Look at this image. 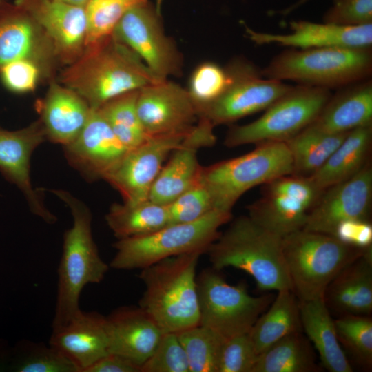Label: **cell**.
<instances>
[{
    "label": "cell",
    "mask_w": 372,
    "mask_h": 372,
    "mask_svg": "<svg viewBox=\"0 0 372 372\" xmlns=\"http://www.w3.org/2000/svg\"><path fill=\"white\" fill-rule=\"evenodd\" d=\"M372 143V124L354 129L325 163L309 177L322 191L359 172L369 162Z\"/></svg>",
    "instance_id": "83f0119b"
},
{
    "label": "cell",
    "mask_w": 372,
    "mask_h": 372,
    "mask_svg": "<svg viewBox=\"0 0 372 372\" xmlns=\"http://www.w3.org/2000/svg\"><path fill=\"white\" fill-rule=\"evenodd\" d=\"M371 48H291L276 55L262 70L264 77L331 89L369 79Z\"/></svg>",
    "instance_id": "8992f818"
},
{
    "label": "cell",
    "mask_w": 372,
    "mask_h": 372,
    "mask_svg": "<svg viewBox=\"0 0 372 372\" xmlns=\"http://www.w3.org/2000/svg\"><path fill=\"white\" fill-rule=\"evenodd\" d=\"M110 353H114L141 367L152 355L163 331L138 307H122L107 316Z\"/></svg>",
    "instance_id": "d4e9b609"
},
{
    "label": "cell",
    "mask_w": 372,
    "mask_h": 372,
    "mask_svg": "<svg viewBox=\"0 0 372 372\" xmlns=\"http://www.w3.org/2000/svg\"><path fill=\"white\" fill-rule=\"evenodd\" d=\"M231 212L213 209L190 223L168 225L149 234L118 239L110 267L118 270L141 269L163 259L184 254H206L228 223Z\"/></svg>",
    "instance_id": "ba28073f"
},
{
    "label": "cell",
    "mask_w": 372,
    "mask_h": 372,
    "mask_svg": "<svg viewBox=\"0 0 372 372\" xmlns=\"http://www.w3.org/2000/svg\"><path fill=\"white\" fill-rule=\"evenodd\" d=\"M282 247L291 290L299 301L323 298L329 283L366 249L303 229L284 236Z\"/></svg>",
    "instance_id": "5b68a950"
},
{
    "label": "cell",
    "mask_w": 372,
    "mask_h": 372,
    "mask_svg": "<svg viewBox=\"0 0 372 372\" xmlns=\"http://www.w3.org/2000/svg\"><path fill=\"white\" fill-rule=\"evenodd\" d=\"M188 133L147 136L139 145L127 151L104 180L120 193L124 203L148 200L165 161Z\"/></svg>",
    "instance_id": "5bb4252c"
},
{
    "label": "cell",
    "mask_w": 372,
    "mask_h": 372,
    "mask_svg": "<svg viewBox=\"0 0 372 372\" xmlns=\"http://www.w3.org/2000/svg\"><path fill=\"white\" fill-rule=\"evenodd\" d=\"M289 25L291 32L288 34L257 32L247 26H245V32L249 39L258 45L277 44L296 49L366 48L372 45V23L344 26L325 22L294 21Z\"/></svg>",
    "instance_id": "7402d4cb"
},
{
    "label": "cell",
    "mask_w": 372,
    "mask_h": 372,
    "mask_svg": "<svg viewBox=\"0 0 372 372\" xmlns=\"http://www.w3.org/2000/svg\"><path fill=\"white\" fill-rule=\"evenodd\" d=\"M163 0H156V8L158 12H160L161 6Z\"/></svg>",
    "instance_id": "681fc988"
},
{
    "label": "cell",
    "mask_w": 372,
    "mask_h": 372,
    "mask_svg": "<svg viewBox=\"0 0 372 372\" xmlns=\"http://www.w3.org/2000/svg\"><path fill=\"white\" fill-rule=\"evenodd\" d=\"M112 34L140 57L158 80L180 74V54L165 34L160 12L148 0L128 10Z\"/></svg>",
    "instance_id": "4fadbf2b"
},
{
    "label": "cell",
    "mask_w": 372,
    "mask_h": 372,
    "mask_svg": "<svg viewBox=\"0 0 372 372\" xmlns=\"http://www.w3.org/2000/svg\"><path fill=\"white\" fill-rule=\"evenodd\" d=\"M302 328L330 372H351L353 369L337 337L334 320L324 298L299 301Z\"/></svg>",
    "instance_id": "4316f807"
},
{
    "label": "cell",
    "mask_w": 372,
    "mask_h": 372,
    "mask_svg": "<svg viewBox=\"0 0 372 372\" xmlns=\"http://www.w3.org/2000/svg\"><path fill=\"white\" fill-rule=\"evenodd\" d=\"M70 208L72 227L63 235L58 269L57 295L52 329L65 325L81 310L79 299L88 284L101 282L109 266L99 255L92 230V214L85 203L62 189L52 191Z\"/></svg>",
    "instance_id": "7a4b0ae2"
},
{
    "label": "cell",
    "mask_w": 372,
    "mask_h": 372,
    "mask_svg": "<svg viewBox=\"0 0 372 372\" xmlns=\"http://www.w3.org/2000/svg\"><path fill=\"white\" fill-rule=\"evenodd\" d=\"M240 156L202 167L199 181L208 191L214 208L226 212L248 190L293 174L291 152L285 141H265Z\"/></svg>",
    "instance_id": "52a82bcc"
},
{
    "label": "cell",
    "mask_w": 372,
    "mask_h": 372,
    "mask_svg": "<svg viewBox=\"0 0 372 372\" xmlns=\"http://www.w3.org/2000/svg\"><path fill=\"white\" fill-rule=\"evenodd\" d=\"M105 220L118 239L149 234L169 225L167 205L149 199L137 203H114Z\"/></svg>",
    "instance_id": "f546056e"
},
{
    "label": "cell",
    "mask_w": 372,
    "mask_h": 372,
    "mask_svg": "<svg viewBox=\"0 0 372 372\" xmlns=\"http://www.w3.org/2000/svg\"><path fill=\"white\" fill-rule=\"evenodd\" d=\"M35 109L46 139L62 146L71 143L79 134L91 111L83 98L56 78L48 82L47 92L36 102Z\"/></svg>",
    "instance_id": "cb8c5ba5"
},
{
    "label": "cell",
    "mask_w": 372,
    "mask_h": 372,
    "mask_svg": "<svg viewBox=\"0 0 372 372\" xmlns=\"http://www.w3.org/2000/svg\"><path fill=\"white\" fill-rule=\"evenodd\" d=\"M331 96L330 90L299 84L265 110L260 118L231 126L224 140L227 147L265 141H287L310 125Z\"/></svg>",
    "instance_id": "9c48e42d"
},
{
    "label": "cell",
    "mask_w": 372,
    "mask_h": 372,
    "mask_svg": "<svg viewBox=\"0 0 372 372\" xmlns=\"http://www.w3.org/2000/svg\"><path fill=\"white\" fill-rule=\"evenodd\" d=\"M138 90L118 96L97 110L121 142L128 149L142 143L147 136L138 116Z\"/></svg>",
    "instance_id": "d6a6232c"
},
{
    "label": "cell",
    "mask_w": 372,
    "mask_h": 372,
    "mask_svg": "<svg viewBox=\"0 0 372 372\" xmlns=\"http://www.w3.org/2000/svg\"><path fill=\"white\" fill-rule=\"evenodd\" d=\"M136 110L147 136L189 132L198 121L189 92L167 79L138 90Z\"/></svg>",
    "instance_id": "2e32d148"
},
{
    "label": "cell",
    "mask_w": 372,
    "mask_h": 372,
    "mask_svg": "<svg viewBox=\"0 0 372 372\" xmlns=\"http://www.w3.org/2000/svg\"><path fill=\"white\" fill-rule=\"evenodd\" d=\"M258 355L249 333L231 338L223 344L218 372H251Z\"/></svg>",
    "instance_id": "60d3db41"
},
{
    "label": "cell",
    "mask_w": 372,
    "mask_h": 372,
    "mask_svg": "<svg viewBox=\"0 0 372 372\" xmlns=\"http://www.w3.org/2000/svg\"><path fill=\"white\" fill-rule=\"evenodd\" d=\"M62 2L68 3L72 5L85 7L90 0H57Z\"/></svg>",
    "instance_id": "7dc6e473"
},
{
    "label": "cell",
    "mask_w": 372,
    "mask_h": 372,
    "mask_svg": "<svg viewBox=\"0 0 372 372\" xmlns=\"http://www.w3.org/2000/svg\"><path fill=\"white\" fill-rule=\"evenodd\" d=\"M15 6L29 14L52 41L61 66L74 61L86 43L85 7L57 0H14Z\"/></svg>",
    "instance_id": "ffe728a7"
},
{
    "label": "cell",
    "mask_w": 372,
    "mask_h": 372,
    "mask_svg": "<svg viewBox=\"0 0 372 372\" xmlns=\"http://www.w3.org/2000/svg\"><path fill=\"white\" fill-rule=\"evenodd\" d=\"M372 124V81L365 79L341 87L331 96L311 123L329 134L347 133Z\"/></svg>",
    "instance_id": "484cf974"
},
{
    "label": "cell",
    "mask_w": 372,
    "mask_h": 372,
    "mask_svg": "<svg viewBox=\"0 0 372 372\" xmlns=\"http://www.w3.org/2000/svg\"><path fill=\"white\" fill-rule=\"evenodd\" d=\"M49 344L70 359L79 372H83L110 353L107 317L81 310L65 325L52 329Z\"/></svg>",
    "instance_id": "603a6c76"
},
{
    "label": "cell",
    "mask_w": 372,
    "mask_h": 372,
    "mask_svg": "<svg viewBox=\"0 0 372 372\" xmlns=\"http://www.w3.org/2000/svg\"><path fill=\"white\" fill-rule=\"evenodd\" d=\"M177 335L186 353L189 372H218L225 340L200 324L177 333Z\"/></svg>",
    "instance_id": "836d02e7"
},
{
    "label": "cell",
    "mask_w": 372,
    "mask_h": 372,
    "mask_svg": "<svg viewBox=\"0 0 372 372\" xmlns=\"http://www.w3.org/2000/svg\"><path fill=\"white\" fill-rule=\"evenodd\" d=\"M233 79L231 63L225 68L213 62L198 65L191 75L187 90L197 111L219 97Z\"/></svg>",
    "instance_id": "d590c367"
},
{
    "label": "cell",
    "mask_w": 372,
    "mask_h": 372,
    "mask_svg": "<svg viewBox=\"0 0 372 372\" xmlns=\"http://www.w3.org/2000/svg\"><path fill=\"white\" fill-rule=\"evenodd\" d=\"M282 240L248 216H242L220 233L206 254L214 269L232 267L242 270L262 290L291 289Z\"/></svg>",
    "instance_id": "277c9868"
},
{
    "label": "cell",
    "mask_w": 372,
    "mask_h": 372,
    "mask_svg": "<svg viewBox=\"0 0 372 372\" xmlns=\"http://www.w3.org/2000/svg\"><path fill=\"white\" fill-rule=\"evenodd\" d=\"M56 79L94 109L159 81L140 57L113 34L87 44L81 54L64 66Z\"/></svg>",
    "instance_id": "6da1fadb"
},
{
    "label": "cell",
    "mask_w": 372,
    "mask_h": 372,
    "mask_svg": "<svg viewBox=\"0 0 372 372\" xmlns=\"http://www.w3.org/2000/svg\"><path fill=\"white\" fill-rule=\"evenodd\" d=\"M311 0H298L296 2L293 3L292 5L289 6V7L283 9L282 11H280V14L287 15L293 10L298 9L299 7L302 6L307 2Z\"/></svg>",
    "instance_id": "bcb514c9"
},
{
    "label": "cell",
    "mask_w": 372,
    "mask_h": 372,
    "mask_svg": "<svg viewBox=\"0 0 372 372\" xmlns=\"http://www.w3.org/2000/svg\"><path fill=\"white\" fill-rule=\"evenodd\" d=\"M202 254H184L141 269L145 291L139 307L163 333H179L199 324L196 267Z\"/></svg>",
    "instance_id": "3957f363"
},
{
    "label": "cell",
    "mask_w": 372,
    "mask_h": 372,
    "mask_svg": "<svg viewBox=\"0 0 372 372\" xmlns=\"http://www.w3.org/2000/svg\"><path fill=\"white\" fill-rule=\"evenodd\" d=\"M333 236L346 245L360 249L372 246V225L369 220L342 221L338 225Z\"/></svg>",
    "instance_id": "ee69618b"
},
{
    "label": "cell",
    "mask_w": 372,
    "mask_h": 372,
    "mask_svg": "<svg viewBox=\"0 0 372 372\" xmlns=\"http://www.w3.org/2000/svg\"><path fill=\"white\" fill-rule=\"evenodd\" d=\"M18 60H29L43 70L47 81L61 66L52 41L25 10L12 3L0 14V70Z\"/></svg>",
    "instance_id": "9a60e30c"
},
{
    "label": "cell",
    "mask_w": 372,
    "mask_h": 372,
    "mask_svg": "<svg viewBox=\"0 0 372 372\" xmlns=\"http://www.w3.org/2000/svg\"><path fill=\"white\" fill-rule=\"evenodd\" d=\"M147 0H90L85 7L87 17L85 45L112 34L123 15Z\"/></svg>",
    "instance_id": "74e56055"
},
{
    "label": "cell",
    "mask_w": 372,
    "mask_h": 372,
    "mask_svg": "<svg viewBox=\"0 0 372 372\" xmlns=\"http://www.w3.org/2000/svg\"><path fill=\"white\" fill-rule=\"evenodd\" d=\"M347 133L329 134L310 124L285 141L292 156L293 174L303 176L313 174L325 163Z\"/></svg>",
    "instance_id": "4dcf8cb0"
},
{
    "label": "cell",
    "mask_w": 372,
    "mask_h": 372,
    "mask_svg": "<svg viewBox=\"0 0 372 372\" xmlns=\"http://www.w3.org/2000/svg\"><path fill=\"white\" fill-rule=\"evenodd\" d=\"M337 337L362 365L372 364V320L368 316L345 315L334 320Z\"/></svg>",
    "instance_id": "8d00e7d4"
},
{
    "label": "cell",
    "mask_w": 372,
    "mask_h": 372,
    "mask_svg": "<svg viewBox=\"0 0 372 372\" xmlns=\"http://www.w3.org/2000/svg\"><path fill=\"white\" fill-rule=\"evenodd\" d=\"M12 3L9 0H0V14L7 9Z\"/></svg>",
    "instance_id": "c3c4849f"
},
{
    "label": "cell",
    "mask_w": 372,
    "mask_h": 372,
    "mask_svg": "<svg viewBox=\"0 0 372 372\" xmlns=\"http://www.w3.org/2000/svg\"><path fill=\"white\" fill-rule=\"evenodd\" d=\"M141 372H189L177 333H163L155 351L142 365Z\"/></svg>",
    "instance_id": "ab89813d"
},
{
    "label": "cell",
    "mask_w": 372,
    "mask_h": 372,
    "mask_svg": "<svg viewBox=\"0 0 372 372\" xmlns=\"http://www.w3.org/2000/svg\"><path fill=\"white\" fill-rule=\"evenodd\" d=\"M371 200L372 168L369 162L352 177L322 192L303 229L333 236L342 221L369 220Z\"/></svg>",
    "instance_id": "e0dca14e"
},
{
    "label": "cell",
    "mask_w": 372,
    "mask_h": 372,
    "mask_svg": "<svg viewBox=\"0 0 372 372\" xmlns=\"http://www.w3.org/2000/svg\"><path fill=\"white\" fill-rule=\"evenodd\" d=\"M262 185L260 198L248 206V216L281 238L303 229L323 192L309 176L294 174Z\"/></svg>",
    "instance_id": "8fae6325"
},
{
    "label": "cell",
    "mask_w": 372,
    "mask_h": 372,
    "mask_svg": "<svg viewBox=\"0 0 372 372\" xmlns=\"http://www.w3.org/2000/svg\"><path fill=\"white\" fill-rule=\"evenodd\" d=\"M214 128L207 123L197 122L163 165L152 184L149 200L167 205L198 181L203 166L198 150L216 143Z\"/></svg>",
    "instance_id": "44dd1931"
},
{
    "label": "cell",
    "mask_w": 372,
    "mask_h": 372,
    "mask_svg": "<svg viewBox=\"0 0 372 372\" xmlns=\"http://www.w3.org/2000/svg\"><path fill=\"white\" fill-rule=\"evenodd\" d=\"M323 21L344 26L372 23V0H334Z\"/></svg>",
    "instance_id": "7bdbcfd3"
},
{
    "label": "cell",
    "mask_w": 372,
    "mask_h": 372,
    "mask_svg": "<svg viewBox=\"0 0 372 372\" xmlns=\"http://www.w3.org/2000/svg\"><path fill=\"white\" fill-rule=\"evenodd\" d=\"M231 64V83L219 97L197 111L198 119L214 127L266 110L291 87L281 81L264 77L248 61L236 60Z\"/></svg>",
    "instance_id": "7c38bea8"
},
{
    "label": "cell",
    "mask_w": 372,
    "mask_h": 372,
    "mask_svg": "<svg viewBox=\"0 0 372 372\" xmlns=\"http://www.w3.org/2000/svg\"><path fill=\"white\" fill-rule=\"evenodd\" d=\"M0 79L10 92L26 94L36 90L40 83L47 81L42 69L29 60H18L0 70Z\"/></svg>",
    "instance_id": "b9f144b4"
},
{
    "label": "cell",
    "mask_w": 372,
    "mask_h": 372,
    "mask_svg": "<svg viewBox=\"0 0 372 372\" xmlns=\"http://www.w3.org/2000/svg\"><path fill=\"white\" fill-rule=\"evenodd\" d=\"M63 147L68 163L90 181L104 180L129 150L94 108L79 134Z\"/></svg>",
    "instance_id": "d6986e66"
},
{
    "label": "cell",
    "mask_w": 372,
    "mask_h": 372,
    "mask_svg": "<svg viewBox=\"0 0 372 372\" xmlns=\"http://www.w3.org/2000/svg\"><path fill=\"white\" fill-rule=\"evenodd\" d=\"M12 368L18 372H79L78 367L53 347L43 343H21Z\"/></svg>",
    "instance_id": "e575fe53"
},
{
    "label": "cell",
    "mask_w": 372,
    "mask_h": 372,
    "mask_svg": "<svg viewBox=\"0 0 372 372\" xmlns=\"http://www.w3.org/2000/svg\"><path fill=\"white\" fill-rule=\"evenodd\" d=\"M167 207L169 225L193 222L215 209L208 191L199 180Z\"/></svg>",
    "instance_id": "f35d334b"
},
{
    "label": "cell",
    "mask_w": 372,
    "mask_h": 372,
    "mask_svg": "<svg viewBox=\"0 0 372 372\" xmlns=\"http://www.w3.org/2000/svg\"><path fill=\"white\" fill-rule=\"evenodd\" d=\"M317 369L311 345L298 331L260 353L251 372H311Z\"/></svg>",
    "instance_id": "1f68e13d"
},
{
    "label": "cell",
    "mask_w": 372,
    "mask_h": 372,
    "mask_svg": "<svg viewBox=\"0 0 372 372\" xmlns=\"http://www.w3.org/2000/svg\"><path fill=\"white\" fill-rule=\"evenodd\" d=\"M271 303L249 332L258 355L285 336L301 331L299 300L291 289L277 291Z\"/></svg>",
    "instance_id": "f1b7e54d"
},
{
    "label": "cell",
    "mask_w": 372,
    "mask_h": 372,
    "mask_svg": "<svg viewBox=\"0 0 372 372\" xmlns=\"http://www.w3.org/2000/svg\"><path fill=\"white\" fill-rule=\"evenodd\" d=\"M83 372H141V367L114 353H108Z\"/></svg>",
    "instance_id": "f6af8a7d"
},
{
    "label": "cell",
    "mask_w": 372,
    "mask_h": 372,
    "mask_svg": "<svg viewBox=\"0 0 372 372\" xmlns=\"http://www.w3.org/2000/svg\"><path fill=\"white\" fill-rule=\"evenodd\" d=\"M45 140L39 118L17 130L0 126V172L23 193L34 215L48 224H53L57 218L45 206L41 192L33 187L30 178L32 154Z\"/></svg>",
    "instance_id": "ac0fdd59"
},
{
    "label": "cell",
    "mask_w": 372,
    "mask_h": 372,
    "mask_svg": "<svg viewBox=\"0 0 372 372\" xmlns=\"http://www.w3.org/2000/svg\"><path fill=\"white\" fill-rule=\"evenodd\" d=\"M218 271L204 269L196 277L199 324L227 340L249 333L273 298L252 296L245 286L229 285Z\"/></svg>",
    "instance_id": "30bf717a"
}]
</instances>
